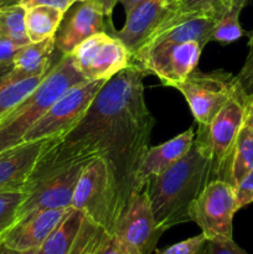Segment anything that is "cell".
I'll return each mask as SVG.
<instances>
[{
	"label": "cell",
	"mask_w": 253,
	"mask_h": 254,
	"mask_svg": "<svg viewBox=\"0 0 253 254\" xmlns=\"http://www.w3.org/2000/svg\"><path fill=\"white\" fill-rule=\"evenodd\" d=\"M114 1H116V4H121L126 14V12L130 11L133 7H135L136 5L140 4V2H143V1H145V0H114Z\"/></svg>",
	"instance_id": "obj_36"
},
{
	"label": "cell",
	"mask_w": 253,
	"mask_h": 254,
	"mask_svg": "<svg viewBox=\"0 0 253 254\" xmlns=\"http://www.w3.org/2000/svg\"><path fill=\"white\" fill-rule=\"evenodd\" d=\"M83 218L84 215L81 211L69 207L66 216L40 248L42 254H68L76 241Z\"/></svg>",
	"instance_id": "obj_20"
},
{
	"label": "cell",
	"mask_w": 253,
	"mask_h": 254,
	"mask_svg": "<svg viewBox=\"0 0 253 254\" xmlns=\"http://www.w3.org/2000/svg\"><path fill=\"white\" fill-rule=\"evenodd\" d=\"M47 73L27 78H17L11 73L7 74L0 82V119L12 111L20 102L24 101L41 83Z\"/></svg>",
	"instance_id": "obj_21"
},
{
	"label": "cell",
	"mask_w": 253,
	"mask_h": 254,
	"mask_svg": "<svg viewBox=\"0 0 253 254\" xmlns=\"http://www.w3.org/2000/svg\"><path fill=\"white\" fill-rule=\"evenodd\" d=\"M171 1H174V0H163V2H164V4H165V5L170 4V2H171Z\"/></svg>",
	"instance_id": "obj_41"
},
{
	"label": "cell",
	"mask_w": 253,
	"mask_h": 254,
	"mask_svg": "<svg viewBox=\"0 0 253 254\" xmlns=\"http://www.w3.org/2000/svg\"><path fill=\"white\" fill-rule=\"evenodd\" d=\"M14 68V64L12 61H4V62H0V82L10 73Z\"/></svg>",
	"instance_id": "obj_37"
},
{
	"label": "cell",
	"mask_w": 253,
	"mask_h": 254,
	"mask_svg": "<svg viewBox=\"0 0 253 254\" xmlns=\"http://www.w3.org/2000/svg\"><path fill=\"white\" fill-rule=\"evenodd\" d=\"M19 4L24 6L25 9L39 6V5H46V6L57 7V9L66 12L74 4V1L73 0H19Z\"/></svg>",
	"instance_id": "obj_31"
},
{
	"label": "cell",
	"mask_w": 253,
	"mask_h": 254,
	"mask_svg": "<svg viewBox=\"0 0 253 254\" xmlns=\"http://www.w3.org/2000/svg\"><path fill=\"white\" fill-rule=\"evenodd\" d=\"M0 254H42L40 250H30V251H16L11 248L5 247L4 245L0 243Z\"/></svg>",
	"instance_id": "obj_34"
},
{
	"label": "cell",
	"mask_w": 253,
	"mask_h": 254,
	"mask_svg": "<svg viewBox=\"0 0 253 254\" xmlns=\"http://www.w3.org/2000/svg\"><path fill=\"white\" fill-rule=\"evenodd\" d=\"M86 79L76 68L71 55H62L41 83L0 119V153L21 144L29 129L64 92Z\"/></svg>",
	"instance_id": "obj_4"
},
{
	"label": "cell",
	"mask_w": 253,
	"mask_h": 254,
	"mask_svg": "<svg viewBox=\"0 0 253 254\" xmlns=\"http://www.w3.org/2000/svg\"><path fill=\"white\" fill-rule=\"evenodd\" d=\"M243 126L253 131V93L246 94L243 107Z\"/></svg>",
	"instance_id": "obj_33"
},
{
	"label": "cell",
	"mask_w": 253,
	"mask_h": 254,
	"mask_svg": "<svg viewBox=\"0 0 253 254\" xmlns=\"http://www.w3.org/2000/svg\"><path fill=\"white\" fill-rule=\"evenodd\" d=\"M71 207L113 235L122 208L113 176L103 158L96 156L83 168L74 188Z\"/></svg>",
	"instance_id": "obj_6"
},
{
	"label": "cell",
	"mask_w": 253,
	"mask_h": 254,
	"mask_svg": "<svg viewBox=\"0 0 253 254\" xmlns=\"http://www.w3.org/2000/svg\"><path fill=\"white\" fill-rule=\"evenodd\" d=\"M203 47L197 41H158L145 45L131 56L130 66L144 76L151 74L173 88L197 68Z\"/></svg>",
	"instance_id": "obj_7"
},
{
	"label": "cell",
	"mask_w": 253,
	"mask_h": 254,
	"mask_svg": "<svg viewBox=\"0 0 253 254\" xmlns=\"http://www.w3.org/2000/svg\"><path fill=\"white\" fill-rule=\"evenodd\" d=\"M235 192L238 208L246 207L253 202V170L235 186Z\"/></svg>",
	"instance_id": "obj_29"
},
{
	"label": "cell",
	"mask_w": 253,
	"mask_h": 254,
	"mask_svg": "<svg viewBox=\"0 0 253 254\" xmlns=\"http://www.w3.org/2000/svg\"><path fill=\"white\" fill-rule=\"evenodd\" d=\"M168 7L163 0H145L126 14V22L121 30L109 25L107 32L118 37L133 56L143 47L165 16Z\"/></svg>",
	"instance_id": "obj_15"
},
{
	"label": "cell",
	"mask_w": 253,
	"mask_h": 254,
	"mask_svg": "<svg viewBox=\"0 0 253 254\" xmlns=\"http://www.w3.org/2000/svg\"><path fill=\"white\" fill-rule=\"evenodd\" d=\"M107 81H84L64 92L29 129L21 143L62 138L83 118Z\"/></svg>",
	"instance_id": "obj_8"
},
{
	"label": "cell",
	"mask_w": 253,
	"mask_h": 254,
	"mask_svg": "<svg viewBox=\"0 0 253 254\" xmlns=\"http://www.w3.org/2000/svg\"><path fill=\"white\" fill-rule=\"evenodd\" d=\"M164 231L156 223L148 193H134L117 220L113 236L128 254H151Z\"/></svg>",
	"instance_id": "obj_12"
},
{
	"label": "cell",
	"mask_w": 253,
	"mask_h": 254,
	"mask_svg": "<svg viewBox=\"0 0 253 254\" xmlns=\"http://www.w3.org/2000/svg\"><path fill=\"white\" fill-rule=\"evenodd\" d=\"M144 77L129 66L108 79L83 118L62 136L107 161L122 211L133 193L134 176L155 126L144 96Z\"/></svg>",
	"instance_id": "obj_1"
},
{
	"label": "cell",
	"mask_w": 253,
	"mask_h": 254,
	"mask_svg": "<svg viewBox=\"0 0 253 254\" xmlns=\"http://www.w3.org/2000/svg\"><path fill=\"white\" fill-rule=\"evenodd\" d=\"M69 55L86 81H108L131 64L126 45L106 31L89 36Z\"/></svg>",
	"instance_id": "obj_11"
},
{
	"label": "cell",
	"mask_w": 253,
	"mask_h": 254,
	"mask_svg": "<svg viewBox=\"0 0 253 254\" xmlns=\"http://www.w3.org/2000/svg\"><path fill=\"white\" fill-rule=\"evenodd\" d=\"M173 88L183 94L197 126H207L237 92L240 84L236 76L225 69L202 72L195 68Z\"/></svg>",
	"instance_id": "obj_9"
},
{
	"label": "cell",
	"mask_w": 253,
	"mask_h": 254,
	"mask_svg": "<svg viewBox=\"0 0 253 254\" xmlns=\"http://www.w3.org/2000/svg\"><path fill=\"white\" fill-rule=\"evenodd\" d=\"M106 17L103 5L99 0H88L76 7H69L55 34L57 51L62 55H69L89 36L107 32Z\"/></svg>",
	"instance_id": "obj_13"
},
{
	"label": "cell",
	"mask_w": 253,
	"mask_h": 254,
	"mask_svg": "<svg viewBox=\"0 0 253 254\" xmlns=\"http://www.w3.org/2000/svg\"><path fill=\"white\" fill-rule=\"evenodd\" d=\"M236 79L246 94L253 93V46L250 47V52L240 72L236 74Z\"/></svg>",
	"instance_id": "obj_30"
},
{
	"label": "cell",
	"mask_w": 253,
	"mask_h": 254,
	"mask_svg": "<svg viewBox=\"0 0 253 254\" xmlns=\"http://www.w3.org/2000/svg\"><path fill=\"white\" fill-rule=\"evenodd\" d=\"M64 12L57 7L39 5L26 9L25 27L30 42H40L55 37Z\"/></svg>",
	"instance_id": "obj_19"
},
{
	"label": "cell",
	"mask_w": 253,
	"mask_h": 254,
	"mask_svg": "<svg viewBox=\"0 0 253 254\" xmlns=\"http://www.w3.org/2000/svg\"><path fill=\"white\" fill-rule=\"evenodd\" d=\"M19 4V0H0V7Z\"/></svg>",
	"instance_id": "obj_39"
},
{
	"label": "cell",
	"mask_w": 253,
	"mask_h": 254,
	"mask_svg": "<svg viewBox=\"0 0 253 254\" xmlns=\"http://www.w3.org/2000/svg\"><path fill=\"white\" fill-rule=\"evenodd\" d=\"M21 47V45L16 44L9 37L0 35V62L12 61Z\"/></svg>",
	"instance_id": "obj_32"
},
{
	"label": "cell",
	"mask_w": 253,
	"mask_h": 254,
	"mask_svg": "<svg viewBox=\"0 0 253 254\" xmlns=\"http://www.w3.org/2000/svg\"><path fill=\"white\" fill-rule=\"evenodd\" d=\"M22 200L24 191L0 192V237L15 223Z\"/></svg>",
	"instance_id": "obj_26"
},
{
	"label": "cell",
	"mask_w": 253,
	"mask_h": 254,
	"mask_svg": "<svg viewBox=\"0 0 253 254\" xmlns=\"http://www.w3.org/2000/svg\"><path fill=\"white\" fill-rule=\"evenodd\" d=\"M205 254H248L240 247L232 238L207 240Z\"/></svg>",
	"instance_id": "obj_28"
},
{
	"label": "cell",
	"mask_w": 253,
	"mask_h": 254,
	"mask_svg": "<svg viewBox=\"0 0 253 254\" xmlns=\"http://www.w3.org/2000/svg\"><path fill=\"white\" fill-rule=\"evenodd\" d=\"M74 2H83V1H88V0H73Z\"/></svg>",
	"instance_id": "obj_42"
},
{
	"label": "cell",
	"mask_w": 253,
	"mask_h": 254,
	"mask_svg": "<svg viewBox=\"0 0 253 254\" xmlns=\"http://www.w3.org/2000/svg\"><path fill=\"white\" fill-rule=\"evenodd\" d=\"M251 0H226V7L228 10L235 9L238 10V11H242L243 7L250 2Z\"/></svg>",
	"instance_id": "obj_35"
},
{
	"label": "cell",
	"mask_w": 253,
	"mask_h": 254,
	"mask_svg": "<svg viewBox=\"0 0 253 254\" xmlns=\"http://www.w3.org/2000/svg\"><path fill=\"white\" fill-rule=\"evenodd\" d=\"M171 16H211L218 20L228 11L226 0H174L166 5Z\"/></svg>",
	"instance_id": "obj_23"
},
{
	"label": "cell",
	"mask_w": 253,
	"mask_h": 254,
	"mask_svg": "<svg viewBox=\"0 0 253 254\" xmlns=\"http://www.w3.org/2000/svg\"><path fill=\"white\" fill-rule=\"evenodd\" d=\"M68 254H128L112 233L84 216Z\"/></svg>",
	"instance_id": "obj_18"
},
{
	"label": "cell",
	"mask_w": 253,
	"mask_h": 254,
	"mask_svg": "<svg viewBox=\"0 0 253 254\" xmlns=\"http://www.w3.org/2000/svg\"><path fill=\"white\" fill-rule=\"evenodd\" d=\"M193 140H195V129L191 127L188 130L183 131L160 145L149 146L134 176L131 195L141 192L145 189L149 179L160 175L173 164L180 160L191 148Z\"/></svg>",
	"instance_id": "obj_16"
},
{
	"label": "cell",
	"mask_w": 253,
	"mask_h": 254,
	"mask_svg": "<svg viewBox=\"0 0 253 254\" xmlns=\"http://www.w3.org/2000/svg\"><path fill=\"white\" fill-rule=\"evenodd\" d=\"M252 46H253V31L251 32L250 39H248V47H252Z\"/></svg>",
	"instance_id": "obj_40"
},
{
	"label": "cell",
	"mask_w": 253,
	"mask_h": 254,
	"mask_svg": "<svg viewBox=\"0 0 253 254\" xmlns=\"http://www.w3.org/2000/svg\"><path fill=\"white\" fill-rule=\"evenodd\" d=\"M68 210L49 208L27 213L2 233L0 243L16 251L40 250Z\"/></svg>",
	"instance_id": "obj_14"
},
{
	"label": "cell",
	"mask_w": 253,
	"mask_h": 254,
	"mask_svg": "<svg viewBox=\"0 0 253 254\" xmlns=\"http://www.w3.org/2000/svg\"><path fill=\"white\" fill-rule=\"evenodd\" d=\"M211 180L210 161L195 143L180 160L160 175L149 179L144 190L159 227L165 232L191 222V205Z\"/></svg>",
	"instance_id": "obj_3"
},
{
	"label": "cell",
	"mask_w": 253,
	"mask_h": 254,
	"mask_svg": "<svg viewBox=\"0 0 253 254\" xmlns=\"http://www.w3.org/2000/svg\"><path fill=\"white\" fill-rule=\"evenodd\" d=\"M253 170V131L242 126L236 141L231 166L230 184L236 186L250 171Z\"/></svg>",
	"instance_id": "obj_22"
},
{
	"label": "cell",
	"mask_w": 253,
	"mask_h": 254,
	"mask_svg": "<svg viewBox=\"0 0 253 254\" xmlns=\"http://www.w3.org/2000/svg\"><path fill=\"white\" fill-rule=\"evenodd\" d=\"M25 12L26 9L20 4L0 7V35L21 46L30 42L25 27Z\"/></svg>",
	"instance_id": "obj_24"
},
{
	"label": "cell",
	"mask_w": 253,
	"mask_h": 254,
	"mask_svg": "<svg viewBox=\"0 0 253 254\" xmlns=\"http://www.w3.org/2000/svg\"><path fill=\"white\" fill-rule=\"evenodd\" d=\"M96 156L88 149L60 138L37 160L24 189L16 221L34 211L71 207L82 170Z\"/></svg>",
	"instance_id": "obj_2"
},
{
	"label": "cell",
	"mask_w": 253,
	"mask_h": 254,
	"mask_svg": "<svg viewBox=\"0 0 253 254\" xmlns=\"http://www.w3.org/2000/svg\"><path fill=\"white\" fill-rule=\"evenodd\" d=\"M246 93L237 89L207 126H197L193 143L210 161L212 180L230 183L231 166L238 133L243 126Z\"/></svg>",
	"instance_id": "obj_5"
},
{
	"label": "cell",
	"mask_w": 253,
	"mask_h": 254,
	"mask_svg": "<svg viewBox=\"0 0 253 254\" xmlns=\"http://www.w3.org/2000/svg\"><path fill=\"white\" fill-rule=\"evenodd\" d=\"M240 210L235 186L220 179L211 180L190 208L191 221L207 240L232 238L233 217Z\"/></svg>",
	"instance_id": "obj_10"
},
{
	"label": "cell",
	"mask_w": 253,
	"mask_h": 254,
	"mask_svg": "<svg viewBox=\"0 0 253 254\" xmlns=\"http://www.w3.org/2000/svg\"><path fill=\"white\" fill-rule=\"evenodd\" d=\"M207 238L203 233L188 238L185 241L175 243L161 251H156V254H205Z\"/></svg>",
	"instance_id": "obj_27"
},
{
	"label": "cell",
	"mask_w": 253,
	"mask_h": 254,
	"mask_svg": "<svg viewBox=\"0 0 253 254\" xmlns=\"http://www.w3.org/2000/svg\"><path fill=\"white\" fill-rule=\"evenodd\" d=\"M61 56L62 54L55 46V37L40 42H29L15 55L12 60L14 68L10 73L17 78L45 74Z\"/></svg>",
	"instance_id": "obj_17"
},
{
	"label": "cell",
	"mask_w": 253,
	"mask_h": 254,
	"mask_svg": "<svg viewBox=\"0 0 253 254\" xmlns=\"http://www.w3.org/2000/svg\"><path fill=\"white\" fill-rule=\"evenodd\" d=\"M241 11L230 9L225 15L216 21L211 32V41H216L221 45H230L237 41L245 35L240 24Z\"/></svg>",
	"instance_id": "obj_25"
},
{
	"label": "cell",
	"mask_w": 253,
	"mask_h": 254,
	"mask_svg": "<svg viewBox=\"0 0 253 254\" xmlns=\"http://www.w3.org/2000/svg\"><path fill=\"white\" fill-rule=\"evenodd\" d=\"M99 1L102 2V5H103V9H104V14H106L107 19L108 20H112V11H113L114 6H116V1L114 0H99Z\"/></svg>",
	"instance_id": "obj_38"
}]
</instances>
